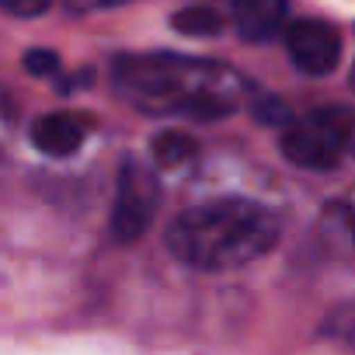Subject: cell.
Masks as SVG:
<instances>
[{"label":"cell","mask_w":355,"mask_h":355,"mask_svg":"<svg viewBox=\"0 0 355 355\" xmlns=\"http://www.w3.org/2000/svg\"><path fill=\"white\" fill-rule=\"evenodd\" d=\"M115 91L146 115H182L196 122L227 119L251 91L248 77L213 60H189L174 53L115 60Z\"/></svg>","instance_id":"6da1fadb"},{"label":"cell","mask_w":355,"mask_h":355,"mask_svg":"<svg viewBox=\"0 0 355 355\" xmlns=\"http://www.w3.org/2000/svg\"><path fill=\"white\" fill-rule=\"evenodd\" d=\"M279 216L251 199L192 206L167 227V248L199 272H230L265 258L279 244Z\"/></svg>","instance_id":"7a4b0ae2"},{"label":"cell","mask_w":355,"mask_h":355,"mask_svg":"<svg viewBox=\"0 0 355 355\" xmlns=\"http://www.w3.org/2000/svg\"><path fill=\"white\" fill-rule=\"evenodd\" d=\"M352 146V112L345 105L313 108L303 119H293L282 132V153L289 164L306 171H331L345 160Z\"/></svg>","instance_id":"3957f363"},{"label":"cell","mask_w":355,"mask_h":355,"mask_svg":"<svg viewBox=\"0 0 355 355\" xmlns=\"http://www.w3.org/2000/svg\"><path fill=\"white\" fill-rule=\"evenodd\" d=\"M160 206V185H157V174L136 160L125 157L122 171H119V189H115V206H112V241L119 244H132L139 241Z\"/></svg>","instance_id":"277c9868"},{"label":"cell","mask_w":355,"mask_h":355,"mask_svg":"<svg viewBox=\"0 0 355 355\" xmlns=\"http://www.w3.org/2000/svg\"><path fill=\"white\" fill-rule=\"evenodd\" d=\"M286 49H289V60L310 73V77H327L338 60H341V35L334 25L327 21H317V18H303L296 25H289L286 32Z\"/></svg>","instance_id":"5b68a950"},{"label":"cell","mask_w":355,"mask_h":355,"mask_svg":"<svg viewBox=\"0 0 355 355\" xmlns=\"http://www.w3.org/2000/svg\"><path fill=\"white\" fill-rule=\"evenodd\" d=\"M286 11H289V0H234V25L241 39L265 42L282 28Z\"/></svg>","instance_id":"8992f818"},{"label":"cell","mask_w":355,"mask_h":355,"mask_svg":"<svg viewBox=\"0 0 355 355\" xmlns=\"http://www.w3.org/2000/svg\"><path fill=\"white\" fill-rule=\"evenodd\" d=\"M32 143L49 153V157H70L80 150L84 143V125L77 115H67V112H53V115H42L35 125H32Z\"/></svg>","instance_id":"52a82bcc"},{"label":"cell","mask_w":355,"mask_h":355,"mask_svg":"<svg viewBox=\"0 0 355 355\" xmlns=\"http://www.w3.org/2000/svg\"><path fill=\"white\" fill-rule=\"evenodd\" d=\"M150 153H153L157 167H182V164H189L199 153V139L182 132V129H164L160 136H153Z\"/></svg>","instance_id":"ba28073f"},{"label":"cell","mask_w":355,"mask_h":355,"mask_svg":"<svg viewBox=\"0 0 355 355\" xmlns=\"http://www.w3.org/2000/svg\"><path fill=\"white\" fill-rule=\"evenodd\" d=\"M171 25L182 35H196V39H209L223 32V18L213 8H182L171 18Z\"/></svg>","instance_id":"9c48e42d"},{"label":"cell","mask_w":355,"mask_h":355,"mask_svg":"<svg viewBox=\"0 0 355 355\" xmlns=\"http://www.w3.org/2000/svg\"><path fill=\"white\" fill-rule=\"evenodd\" d=\"M25 70L32 77H53L60 70V56L53 49H28L25 53Z\"/></svg>","instance_id":"30bf717a"},{"label":"cell","mask_w":355,"mask_h":355,"mask_svg":"<svg viewBox=\"0 0 355 355\" xmlns=\"http://www.w3.org/2000/svg\"><path fill=\"white\" fill-rule=\"evenodd\" d=\"M254 115H258V122H265V125H289L293 119H289V108L279 101V98H265V101H258L254 105Z\"/></svg>","instance_id":"8fae6325"},{"label":"cell","mask_w":355,"mask_h":355,"mask_svg":"<svg viewBox=\"0 0 355 355\" xmlns=\"http://www.w3.org/2000/svg\"><path fill=\"white\" fill-rule=\"evenodd\" d=\"M15 101H11V94L0 87V150L8 146V139H11V132H15Z\"/></svg>","instance_id":"7c38bea8"},{"label":"cell","mask_w":355,"mask_h":355,"mask_svg":"<svg viewBox=\"0 0 355 355\" xmlns=\"http://www.w3.org/2000/svg\"><path fill=\"white\" fill-rule=\"evenodd\" d=\"M0 8H8L11 15L32 18V15H42V11L49 8V0H0Z\"/></svg>","instance_id":"4fadbf2b"},{"label":"cell","mask_w":355,"mask_h":355,"mask_svg":"<svg viewBox=\"0 0 355 355\" xmlns=\"http://www.w3.org/2000/svg\"><path fill=\"white\" fill-rule=\"evenodd\" d=\"M129 4V0H67L70 11H98V8H119Z\"/></svg>","instance_id":"5bb4252c"}]
</instances>
